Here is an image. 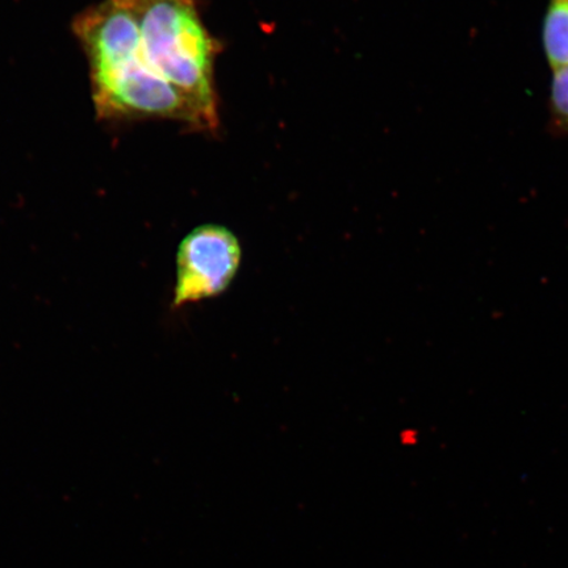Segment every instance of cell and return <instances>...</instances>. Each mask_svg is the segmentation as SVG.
I'll list each match as a JSON object with an SVG mask.
<instances>
[{
  "label": "cell",
  "instance_id": "cell-1",
  "mask_svg": "<svg viewBox=\"0 0 568 568\" xmlns=\"http://www.w3.org/2000/svg\"><path fill=\"white\" fill-rule=\"evenodd\" d=\"M73 33L89 62L98 119H163L199 130L216 128L182 91L141 65L139 21L131 0L92 4L74 18Z\"/></svg>",
  "mask_w": 568,
  "mask_h": 568
},
{
  "label": "cell",
  "instance_id": "cell-2",
  "mask_svg": "<svg viewBox=\"0 0 568 568\" xmlns=\"http://www.w3.org/2000/svg\"><path fill=\"white\" fill-rule=\"evenodd\" d=\"M139 21L138 59L191 99L217 126L219 41L203 24L197 0H131Z\"/></svg>",
  "mask_w": 568,
  "mask_h": 568
},
{
  "label": "cell",
  "instance_id": "cell-3",
  "mask_svg": "<svg viewBox=\"0 0 568 568\" xmlns=\"http://www.w3.org/2000/svg\"><path fill=\"white\" fill-rule=\"evenodd\" d=\"M243 248L224 225L203 224L189 232L176 253L174 307L223 295L239 274Z\"/></svg>",
  "mask_w": 568,
  "mask_h": 568
},
{
  "label": "cell",
  "instance_id": "cell-4",
  "mask_svg": "<svg viewBox=\"0 0 568 568\" xmlns=\"http://www.w3.org/2000/svg\"><path fill=\"white\" fill-rule=\"evenodd\" d=\"M542 47L552 71L568 65V0H549L542 23Z\"/></svg>",
  "mask_w": 568,
  "mask_h": 568
},
{
  "label": "cell",
  "instance_id": "cell-5",
  "mask_svg": "<svg viewBox=\"0 0 568 568\" xmlns=\"http://www.w3.org/2000/svg\"><path fill=\"white\" fill-rule=\"evenodd\" d=\"M549 131L568 138V65L554 70L549 95Z\"/></svg>",
  "mask_w": 568,
  "mask_h": 568
}]
</instances>
